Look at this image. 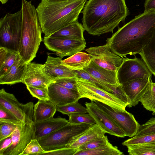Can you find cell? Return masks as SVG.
Here are the masks:
<instances>
[{
    "instance_id": "obj_14",
    "label": "cell",
    "mask_w": 155,
    "mask_h": 155,
    "mask_svg": "<svg viewBox=\"0 0 155 155\" xmlns=\"http://www.w3.org/2000/svg\"><path fill=\"white\" fill-rule=\"evenodd\" d=\"M53 81L45 72L44 64L31 62L28 63L22 82L26 85L48 89Z\"/></svg>"
},
{
    "instance_id": "obj_33",
    "label": "cell",
    "mask_w": 155,
    "mask_h": 155,
    "mask_svg": "<svg viewBox=\"0 0 155 155\" xmlns=\"http://www.w3.org/2000/svg\"><path fill=\"white\" fill-rule=\"evenodd\" d=\"M23 122L6 108L0 105V123H8L18 126L21 125Z\"/></svg>"
},
{
    "instance_id": "obj_24",
    "label": "cell",
    "mask_w": 155,
    "mask_h": 155,
    "mask_svg": "<svg viewBox=\"0 0 155 155\" xmlns=\"http://www.w3.org/2000/svg\"><path fill=\"white\" fill-rule=\"evenodd\" d=\"M92 61L90 54L80 51L62 60L61 63L71 70L80 71L87 67Z\"/></svg>"
},
{
    "instance_id": "obj_42",
    "label": "cell",
    "mask_w": 155,
    "mask_h": 155,
    "mask_svg": "<svg viewBox=\"0 0 155 155\" xmlns=\"http://www.w3.org/2000/svg\"><path fill=\"white\" fill-rule=\"evenodd\" d=\"M11 136L0 141V155H3L5 151L12 144Z\"/></svg>"
},
{
    "instance_id": "obj_1",
    "label": "cell",
    "mask_w": 155,
    "mask_h": 155,
    "mask_svg": "<svg viewBox=\"0 0 155 155\" xmlns=\"http://www.w3.org/2000/svg\"><path fill=\"white\" fill-rule=\"evenodd\" d=\"M155 35V10L144 12L113 33L106 40L110 51L123 58L139 54Z\"/></svg>"
},
{
    "instance_id": "obj_19",
    "label": "cell",
    "mask_w": 155,
    "mask_h": 155,
    "mask_svg": "<svg viewBox=\"0 0 155 155\" xmlns=\"http://www.w3.org/2000/svg\"><path fill=\"white\" fill-rule=\"evenodd\" d=\"M28 64L19 54L13 65L0 77V84L12 85L22 83Z\"/></svg>"
},
{
    "instance_id": "obj_41",
    "label": "cell",
    "mask_w": 155,
    "mask_h": 155,
    "mask_svg": "<svg viewBox=\"0 0 155 155\" xmlns=\"http://www.w3.org/2000/svg\"><path fill=\"white\" fill-rule=\"evenodd\" d=\"M77 79L72 78H64L56 79L54 81L66 88L78 90L76 85Z\"/></svg>"
},
{
    "instance_id": "obj_21",
    "label": "cell",
    "mask_w": 155,
    "mask_h": 155,
    "mask_svg": "<svg viewBox=\"0 0 155 155\" xmlns=\"http://www.w3.org/2000/svg\"><path fill=\"white\" fill-rule=\"evenodd\" d=\"M83 70L93 77L104 83L117 87L121 85L118 80L117 71L102 68L92 61Z\"/></svg>"
},
{
    "instance_id": "obj_44",
    "label": "cell",
    "mask_w": 155,
    "mask_h": 155,
    "mask_svg": "<svg viewBox=\"0 0 155 155\" xmlns=\"http://www.w3.org/2000/svg\"><path fill=\"white\" fill-rule=\"evenodd\" d=\"M144 7V12L152 9L155 10V0H146Z\"/></svg>"
},
{
    "instance_id": "obj_5",
    "label": "cell",
    "mask_w": 155,
    "mask_h": 155,
    "mask_svg": "<svg viewBox=\"0 0 155 155\" xmlns=\"http://www.w3.org/2000/svg\"><path fill=\"white\" fill-rule=\"evenodd\" d=\"M22 25L21 9L8 13L0 19V47L18 52Z\"/></svg>"
},
{
    "instance_id": "obj_35",
    "label": "cell",
    "mask_w": 155,
    "mask_h": 155,
    "mask_svg": "<svg viewBox=\"0 0 155 155\" xmlns=\"http://www.w3.org/2000/svg\"><path fill=\"white\" fill-rule=\"evenodd\" d=\"M19 55L18 51L8 49L7 56L2 64L0 66V77L13 65Z\"/></svg>"
},
{
    "instance_id": "obj_7",
    "label": "cell",
    "mask_w": 155,
    "mask_h": 155,
    "mask_svg": "<svg viewBox=\"0 0 155 155\" xmlns=\"http://www.w3.org/2000/svg\"><path fill=\"white\" fill-rule=\"evenodd\" d=\"M91 125L68 122L58 130L38 140L45 151L65 147L73 137L86 130Z\"/></svg>"
},
{
    "instance_id": "obj_10",
    "label": "cell",
    "mask_w": 155,
    "mask_h": 155,
    "mask_svg": "<svg viewBox=\"0 0 155 155\" xmlns=\"http://www.w3.org/2000/svg\"><path fill=\"white\" fill-rule=\"evenodd\" d=\"M93 101L112 118L123 131L126 136L132 137L136 135L140 124L133 114L126 110L122 111L114 108L97 101Z\"/></svg>"
},
{
    "instance_id": "obj_9",
    "label": "cell",
    "mask_w": 155,
    "mask_h": 155,
    "mask_svg": "<svg viewBox=\"0 0 155 155\" xmlns=\"http://www.w3.org/2000/svg\"><path fill=\"white\" fill-rule=\"evenodd\" d=\"M43 42L48 50L55 53L61 58L81 51L86 46L85 41L64 37H44Z\"/></svg>"
},
{
    "instance_id": "obj_11",
    "label": "cell",
    "mask_w": 155,
    "mask_h": 155,
    "mask_svg": "<svg viewBox=\"0 0 155 155\" xmlns=\"http://www.w3.org/2000/svg\"><path fill=\"white\" fill-rule=\"evenodd\" d=\"M85 51L91 56L92 61L94 63L110 70L117 71L123 61V58L110 51L106 44L91 47Z\"/></svg>"
},
{
    "instance_id": "obj_38",
    "label": "cell",
    "mask_w": 155,
    "mask_h": 155,
    "mask_svg": "<svg viewBox=\"0 0 155 155\" xmlns=\"http://www.w3.org/2000/svg\"><path fill=\"white\" fill-rule=\"evenodd\" d=\"M26 88L32 96L39 100L49 101L48 89L35 87L26 85Z\"/></svg>"
},
{
    "instance_id": "obj_22",
    "label": "cell",
    "mask_w": 155,
    "mask_h": 155,
    "mask_svg": "<svg viewBox=\"0 0 155 155\" xmlns=\"http://www.w3.org/2000/svg\"><path fill=\"white\" fill-rule=\"evenodd\" d=\"M105 133L97 124H91L86 130L73 137L66 147H79L96 138L105 135Z\"/></svg>"
},
{
    "instance_id": "obj_34",
    "label": "cell",
    "mask_w": 155,
    "mask_h": 155,
    "mask_svg": "<svg viewBox=\"0 0 155 155\" xmlns=\"http://www.w3.org/2000/svg\"><path fill=\"white\" fill-rule=\"evenodd\" d=\"M110 142L106 136L98 137L79 147V150H84L97 149L106 145Z\"/></svg>"
},
{
    "instance_id": "obj_20",
    "label": "cell",
    "mask_w": 155,
    "mask_h": 155,
    "mask_svg": "<svg viewBox=\"0 0 155 155\" xmlns=\"http://www.w3.org/2000/svg\"><path fill=\"white\" fill-rule=\"evenodd\" d=\"M0 105L12 113L19 120H25V104L20 103L12 94L6 92L2 88L0 91Z\"/></svg>"
},
{
    "instance_id": "obj_26",
    "label": "cell",
    "mask_w": 155,
    "mask_h": 155,
    "mask_svg": "<svg viewBox=\"0 0 155 155\" xmlns=\"http://www.w3.org/2000/svg\"><path fill=\"white\" fill-rule=\"evenodd\" d=\"M139 54L151 73L155 77V35Z\"/></svg>"
},
{
    "instance_id": "obj_29",
    "label": "cell",
    "mask_w": 155,
    "mask_h": 155,
    "mask_svg": "<svg viewBox=\"0 0 155 155\" xmlns=\"http://www.w3.org/2000/svg\"><path fill=\"white\" fill-rule=\"evenodd\" d=\"M129 155H155V144L143 143L127 147Z\"/></svg>"
},
{
    "instance_id": "obj_4",
    "label": "cell",
    "mask_w": 155,
    "mask_h": 155,
    "mask_svg": "<svg viewBox=\"0 0 155 155\" xmlns=\"http://www.w3.org/2000/svg\"><path fill=\"white\" fill-rule=\"evenodd\" d=\"M22 31L18 52L27 63L36 57L41 42L42 32L36 8L31 1L22 0Z\"/></svg>"
},
{
    "instance_id": "obj_46",
    "label": "cell",
    "mask_w": 155,
    "mask_h": 155,
    "mask_svg": "<svg viewBox=\"0 0 155 155\" xmlns=\"http://www.w3.org/2000/svg\"></svg>"
},
{
    "instance_id": "obj_12",
    "label": "cell",
    "mask_w": 155,
    "mask_h": 155,
    "mask_svg": "<svg viewBox=\"0 0 155 155\" xmlns=\"http://www.w3.org/2000/svg\"><path fill=\"white\" fill-rule=\"evenodd\" d=\"M85 104L88 113L105 133L120 137L124 138L126 136L123 131L112 118L94 101L86 102Z\"/></svg>"
},
{
    "instance_id": "obj_36",
    "label": "cell",
    "mask_w": 155,
    "mask_h": 155,
    "mask_svg": "<svg viewBox=\"0 0 155 155\" xmlns=\"http://www.w3.org/2000/svg\"><path fill=\"white\" fill-rule=\"evenodd\" d=\"M45 151L38 140L32 139L21 155H39V154Z\"/></svg>"
},
{
    "instance_id": "obj_28",
    "label": "cell",
    "mask_w": 155,
    "mask_h": 155,
    "mask_svg": "<svg viewBox=\"0 0 155 155\" xmlns=\"http://www.w3.org/2000/svg\"><path fill=\"white\" fill-rule=\"evenodd\" d=\"M140 102L143 107L147 110L155 114V83H151L140 98Z\"/></svg>"
},
{
    "instance_id": "obj_43",
    "label": "cell",
    "mask_w": 155,
    "mask_h": 155,
    "mask_svg": "<svg viewBox=\"0 0 155 155\" xmlns=\"http://www.w3.org/2000/svg\"><path fill=\"white\" fill-rule=\"evenodd\" d=\"M8 49L3 47H0V66L4 63L7 56Z\"/></svg>"
},
{
    "instance_id": "obj_45",
    "label": "cell",
    "mask_w": 155,
    "mask_h": 155,
    "mask_svg": "<svg viewBox=\"0 0 155 155\" xmlns=\"http://www.w3.org/2000/svg\"><path fill=\"white\" fill-rule=\"evenodd\" d=\"M2 4H5L6 3L8 0H0Z\"/></svg>"
},
{
    "instance_id": "obj_8",
    "label": "cell",
    "mask_w": 155,
    "mask_h": 155,
    "mask_svg": "<svg viewBox=\"0 0 155 155\" xmlns=\"http://www.w3.org/2000/svg\"><path fill=\"white\" fill-rule=\"evenodd\" d=\"M119 83L139 78H151L152 74L142 59L123 58L117 71Z\"/></svg>"
},
{
    "instance_id": "obj_16",
    "label": "cell",
    "mask_w": 155,
    "mask_h": 155,
    "mask_svg": "<svg viewBox=\"0 0 155 155\" xmlns=\"http://www.w3.org/2000/svg\"><path fill=\"white\" fill-rule=\"evenodd\" d=\"M48 92L49 101L57 106L65 105L81 98L78 90L66 88L54 81L49 85Z\"/></svg>"
},
{
    "instance_id": "obj_25",
    "label": "cell",
    "mask_w": 155,
    "mask_h": 155,
    "mask_svg": "<svg viewBox=\"0 0 155 155\" xmlns=\"http://www.w3.org/2000/svg\"><path fill=\"white\" fill-rule=\"evenodd\" d=\"M85 30L83 25L77 21L68 24L50 36L64 37L85 41L84 36V32Z\"/></svg>"
},
{
    "instance_id": "obj_27",
    "label": "cell",
    "mask_w": 155,
    "mask_h": 155,
    "mask_svg": "<svg viewBox=\"0 0 155 155\" xmlns=\"http://www.w3.org/2000/svg\"><path fill=\"white\" fill-rule=\"evenodd\" d=\"M124 154L116 146H113L109 142L99 148L77 151L74 155H121Z\"/></svg>"
},
{
    "instance_id": "obj_18",
    "label": "cell",
    "mask_w": 155,
    "mask_h": 155,
    "mask_svg": "<svg viewBox=\"0 0 155 155\" xmlns=\"http://www.w3.org/2000/svg\"><path fill=\"white\" fill-rule=\"evenodd\" d=\"M68 120L61 117L52 118L34 123L32 126V139H39L58 130L66 125Z\"/></svg>"
},
{
    "instance_id": "obj_2",
    "label": "cell",
    "mask_w": 155,
    "mask_h": 155,
    "mask_svg": "<svg viewBox=\"0 0 155 155\" xmlns=\"http://www.w3.org/2000/svg\"><path fill=\"white\" fill-rule=\"evenodd\" d=\"M83 26L89 34L100 36L113 32L129 11L125 0H89L81 12Z\"/></svg>"
},
{
    "instance_id": "obj_17",
    "label": "cell",
    "mask_w": 155,
    "mask_h": 155,
    "mask_svg": "<svg viewBox=\"0 0 155 155\" xmlns=\"http://www.w3.org/2000/svg\"><path fill=\"white\" fill-rule=\"evenodd\" d=\"M62 60L60 57H54L48 55L44 64V70L46 74L53 81L64 78L78 79L77 73L62 64Z\"/></svg>"
},
{
    "instance_id": "obj_37",
    "label": "cell",
    "mask_w": 155,
    "mask_h": 155,
    "mask_svg": "<svg viewBox=\"0 0 155 155\" xmlns=\"http://www.w3.org/2000/svg\"><path fill=\"white\" fill-rule=\"evenodd\" d=\"M79 150V147H65L51 150L45 151L39 155H74Z\"/></svg>"
},
{
    "instance_id": "obj_31",
    "label": "cell",
    "mask_w": 155,
    "mask_h": 155,
    "mask_svg": "<svg viewBox=\"0 0 155 155\" xmlns=\"http://www.w3.org/2000/svg\"><path fill=\"white\" fill-rule=\"evenodd\" d=\"M155 144V132L140 136H135L124 141L122 144L127 147L132 145L143 143Z\"/></svg>"
},
{
    "instance_id": "obj_3",
    "label": "cell",
    "mask_w": 155,
    "mask_h": 155,
    "mask_svg": "<svg viewBox=\"0 0 155 155\" xmlns=\"http://www.w3.org/2000/svg\"><path fill=\"white\" fill-rule=\"evenodd\" d=\"M87 0H41L36 8L44 37L78 21Z\"/></svg>"
},
{
    "instance_id": "obj_32",
    "label": "cell",
    "mask_w": 155,
    "mask_h": 155,
    "mask_svg": "<svg viewBox=\"0 0 155 155\" xmlns=\"http://www.w3.org/2000/svg\"><path fill=\"white\" fill-rule=\"evenodd\" d=\"M68 115L69 122L71 124H93L96 123L94 118L89 113H73Z\"/></svg>"
},
{
    "instance_id": "obj_23",
    "label": "cell",
    "mask_w": 155,
    "mask_h": 155,
    "mask_svg": "<svg viewBox=\"0 0 155 155\" xmlns=\"http://www.w3.org/2000/svg\"><path fill=\"white\" fill-rule=\"evenodd\" d=\"M56 111L57 106L51 102L39 100L34 105L33 121L38 122L53 118Z\"/></svg>"
},
{
    "instance_id": "obj_13",
    "label": "cell",
    "mask_w": 155,
    "mask_h": 155,
    "mask_svg": "<svg viewBox=\"0 0 155 155\" xmlns=\"http://www.w3.org/2000/svg\"><path fill=\"white\" fill-rule=\"evenodd\" d=\"M33 124L23 122L17 126L11 136L12 143L3 155H21L32 139Z\"/></svg>"
},
{
    "instance_id": "obj_15",
    "label": "cell",
    "mask_w": 155,
    "mask_h": 155,
    "mask_svg": "<svg viewBox=\"0 0 155 155\" xmlns=\"http://www.w3.org/2000/svg\"><path fill=\"white\" fill-rule=\"evenodd\" d=\"M151 78L136 79L123 83L121 84L127 97L130 107L138 104L142 96L152 82Z\"/></svg>"
},
{
    "instance_id": "obj_39",
    "label": "cell",
    "mask_w": 155,
    "mask_h": 155,
    "mask_svg": "<svg viewBox=\"0 0 155 155\" xmlns=\"http://www.w3.org/2000/svg\"><path fill=\"white\" fill-rule=\"evenodd\" d=\"M155 132V117H152L146 123L140 125L138 133L135 136H140Z\"/></svg>"
},
{
    "instance_id": "obj_40",
    "label": "cell",
    "mask_w": 155,
    "mask_h": 155,
    "mask_svg": "<svg viewBox=\"0 0 155 155\" xmlns=\"http://www.w3.org/2000/svg\"><path fill=\"white\" fill-rule=\"evenodd\" d=\"M17 127L14 124L0 123V141L11 136Z\"/></svg>"
},
{
    "instance_id": "obj_6",
    "label": "cell",
    "mask_w": 155,
    "mask_h": 155,
    "mask_svg": "<svg viewBox=\"0 0 155 155\" xmlns=\"http://www.w3.org/2000/svg\"><path fill=\"white\" fill-rule=\"evenodd\" d=\"M76 85L80 98H86L105 104L120 110H126L128 104L116 94L108 92L89 80L81 78L76 79Z\"/></svg>"
},
{
    "instance_id": "obj_30",
    "label": "cell",
    "mask_w": 155,
    "mask_h": 155,
    "mask_svg": "<svg viewBox=\"0 0 155 155\" xmlns=\"http://www.w3.org/2000/svg\"><path fill=\"white\" fill-rule=\"evenodd\" d=\"M78 101L64 105L57 106V111L68 115L73 113H88L86 107L82 106Z\"/></svg>"
}]
</instances>
